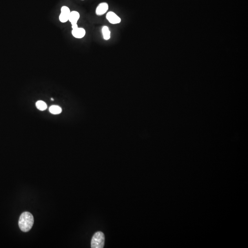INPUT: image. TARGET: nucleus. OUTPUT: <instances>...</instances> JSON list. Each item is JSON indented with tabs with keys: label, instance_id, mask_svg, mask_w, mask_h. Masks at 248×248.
I'll list each match as a JSON object with an SVG mask.
<instances>
[{
	"label": "nucleus",
	"instance_id": "f257e3e1",
	"mask_svg": "<svg viewBox=\"0 0 248 248\" xmlns=\"http://www.w3.org/2000/svg\"><path fill=\"white\" fill-rule=\"evenodd\" d=\"M34 220L33 215L28 212H25L21 214L19 221V227L21 231L24 232L29 231L33 225Z\"/></svg>",
	"mask_w": 248,
	"mask_h": 248
},
{
	"label": "nucleus",
	"instance_id": "f03ea898",
	"mask_svg": "<svg viewBox=\"0 0 248 248\" xmlns=\"http://www.w3.org/2000/svg\"><path fill=\"white\" fill-rule=\"evenodd\" d=\"M105 237L101 231H98L94 234L91 241L92 248H103L104 247Z\"/></svg>",
	"mask_w": 248,
	"mask_h": 248
},
{
	"label": "nucleus",
	"instance_id": "7ed1b4c3",
	"mask_svg": "<svg viewBox=\"0 0 248 248\" xmlns=\"http://www.w3.org/2000/svg\"><path fill=\"white\" fill-rule=\"evenodd\" d=\"M70 8L67 6H64L61 8V13L59 16V19L61 23H64L69 21V16L70 13Z\"/></svg>",
	"mask_w": 248,
	"mask_h": 248
},
{
	"label": "nucleus",
	"instance_id": "20e7f679",
	"mask_svg": "<svg viewBox=\"0 0 248 248\" xmlns=\"http://www.w3.org/2000/svg\"><path fill=\"white\" fill-rule=\"evenodd\" d=\"M106 19L110 23L116 25L121 22V18L113 12H109L106 15Z\"/></svg>",
	"mask_w": 248,
	"mask_h": 248
},
{
	"label": "nucleus",
	"instance_id": "39448f33",
	"mask_svg": "<svg viewBox=\"0 0 248 248\" xmlns=\"http://www.w3.org/2000/svg\"><path fill=\"white\" fill-rule=\"evenodd\" d=\"M109 9V5L106 2H102L98 5L96 10V14L98 16L104 14Z\"/></svg>",
	"mask_w": 248,
	"mask_h": 248
},
{
	"label": "nucleus",
	"instance_id": "423d86ee",
	"mask_svg": "<svg viewBox=\"0 0 248 248\" xmlns=\"http://www.w3.org/2000/svg\"><path fill=\"white\" fill-rule=\"evenodd\" d=\"M85 30L84 28H78L74 30H72V34L74 37L77 39H81L85 36Z\"/></svg>",
	"mask_w": 248,
	"mask_h": 248
},
{
	"label": "nucleus",
	"instance_id": "0eeeda50",
	"mask_svg": "<svg viewBox=\"0 0 248 248\" xmlns=\"http://www.w3.org/2000/svg\"><path fill=\"white\" fill-rule=\"evenodd\" d=\"M80 18V13L78 12L73 11L70 12L69 16V21L71 23V25L76 24Z\"/></svg>",
	"mask_w": 248,
	"mask_h": 248
},
{
	"label": "nucleus",
	"instance_id": "6e6552de",
	"mask_svg": "<svg viewBox=\"0 0 248 248\" xmlns=\"http://www.w3.org/2000/svg\"><path fill=\"white\" fill-rule=\"evenodd\" d=\"M102 33L103 39L105 40H109L110 38V31L108 27L104 26L102 28Z\"/></svg>",
	"mask_w": 248,
	"mask_h": 248
},
{
	"label": "nucleus",
	"instance_id": "1a4fd4ad",
	"mask_svg": "<svg viewBox=\"0 0 248 248\" xmlns=\"http://www.w3.org/2000/svg\"><path fill=\"white\" fill-rule=\"evenodd\" d=\"M62 110L61 107L57 105H52L49 108V111L52 114H59L62 112Z\"/></svg>",
	"mask_w": 248,
	"mask_h": 248
},
{
	"label": "nucleus",
	"instance_id": "9d476101",
	"mask_svg": "<svg viewBox=\"0 0 248 248\" xmlns=\"http://www.w3.org/2000/svg\"><path fill=\"white\" fill-rule=\"evenodd\" d=\"M36 106L38 110L43 111L47 108V105L44 102L42 101H38L36 103Z\"/></svg>",
	"mask_w": 248,
	"mask_h": 248
},
{
	"label": "nucleus",
	"instance_id": "9b49d317",
	"mask_svg": "<svg viewBox=\"0 0 248 248\" xmlns=\"http://www.w3.org/2000/svg\"><path fill=\"white\" fill-rule=\"evenodd\" d=\"M78 28V26L77 24H74V25H72V30H74V29H77V28Z\"/></svg>",
	"mask_w": 248,
	"mask_h": 248
},
{
	"label": "nucleus",
	"instance_id": "f8f14e48",
	"mask_svg": "<svg viewBox=\"0 0 248 248\" xmlns=\"http://www.w3.org/2000/svg\"><path fill=\"white\" fill-rule=\"evenodd\" d=\"M51 100H54V99H52H52H51Z\"/></svg>",
	"mask_w": 248,
	"mask_h": 248
},
{
	"label": "nucleus",
	"instance_id": "ddd939ff",
	"mask_svg": "<svg viewBox=\"0 0 248 248\" xmlns=\"http://www.w3.org/2000/svg\"><path fill=\"white\" fill-rule=\"evenodd\" d=\"M82 1H83V0H82Z\"/></svg>",
	"mask_w": 248,
	"mask_h": 248
}]
</instances>
